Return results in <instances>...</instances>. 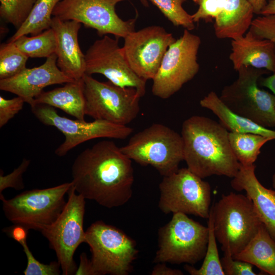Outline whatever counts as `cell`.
I'll list each match as a JSON object with an SVG mask.
<instances>
[{"mask_svg":"<svg viewBox=\"0 0 275 275\" xmlns=\"http://www.w3.org/2000/svg\"><path fill=\"white\" fill-rule=\"evenodd\" d=\"M130 0H62L52 15L63 20H76L86 27L95 29L100 37L112 34L124 38L135 31L136 17L123 20L115 7L121 2Z\"/></svg>","mask_w":275,"mask_h":275,"instance_id":"obj_14","label":"cell"},{"mask_svg":"<svg viewBox=\"0 0 275 275\" xmlns=\"http://www.w3.org/2000/svg\"><path fill=\"white\" fill-rule=\"evenodd\" d=\"M30 163L29 160L24 158L19 166L10 174L4 176L1 171L0 195L4 189L8 188H13L16 190L24 188L22 175L26 171Z\"/></svg>","mask_w":275,"mask_h":275,"instance_id":"obj_36","label":"cell"},{"mask_svg":"<svg viewBox=\"0 0 275 275\" xmlns=\"http://www.w3.org/2000/svg\"><path fill=\"white\" fill-rule=\"evenodd\" d=\"M24 100L17 96L7 99L0 96V127H3L22 109Z\"/></svg>","mask_w":275,"mask_h":275,"instance_id":"obj_37","label":"cell"},{"mask_svg":"<svg viewBox=\"0 0 275 275\" xmlns=\"http://www.w3.org/2000/svg\"><path fill=\"white\" fill-rule=\"evenodd\" d=\"M62 0H37L23 24L9 39L14 42L23 35H37L50 28L51 15L57 5Z\"/></svg>","mask_w":275,"mask_h":275,"instance_id":"obj_25","label":"cell"},{"mask_svg":"<svg viewBox=\"0 0 275 275\" xmlns=\"http://www.w3.org/2000/svg\"><path fill=\"white\" fill-rule=\"evenodd\" d=\"M200 105L212 112L219 123L229 132L259 134L275 140V130L266 128L231 111L220 99L217 94L211 91L200 101Z\"/></svg>","mask_w":275,"mask_h":275,"instance_id":"obj_23","label":"cell"},{"mask_svg":"<svg viewBox=\"0 0 275 275\" xmlns=\"http://www.w3.org/2000/svg\"><path fill=\"white\" fill-rule=\"evenodd\" d=\"M254 14L248 0H227L215 18L213 28L216 37L233 40L243 36L251 26Z\"/></svg>","mask_w":275,"mask_h":275,"instance_id":"obj_21","label":"cell"},{"mask_svg":"<svg viewBox=\"0 0 275 275\" xmlns=\"http://www.w3.org/2000/svg\"><path fill=\"white\" fill-rule=\"evenodd\" d=\"M58 108L79 120H85L86 101L82 78L68 82L62 87L43 91L32 103Z\"/></svg>","mask_w":275,"mask_h":275,"instance_id":"obj_22","label":"cell"},{"mask_svg":"<svg viewBox=\"0 0 275 275\" xmlns=\"http://www.w3.org/2000/svg\"><path fill=\"white\" fill-rule=\"evenodd\" d=\"M158 249L154 262L193 265L204 259L208 228L182 213H173L158 230Z\"/></svg>","mask_w":275,"mask_h":275,"instance_id":"obj_7","label":"cell"},{"mask_svg":"<svg viewBox=\"0 0 275 275\" xmlns=\"http://www.w3.org/2000/svg\"><path fill=\"white\" fill-rule=\"evenodd\" d=\"M57 61L54 53L38 67L25 68L11 77L0 79V89L22 97L31 105L45 87L74 80L59 68Z\"/></svg>","mask_w":275,"mask_h":275,"instance_id":"obj_17","label":"cell"},{"mask_svg":"<svg viewBox=\"0 0 275 275\" xmlns=\"http://www.w3.org/2000/svg\"><path fill=\"white\" fill-rule=\"evenodd\" d=\"M27 259L24 275H59L61 266L58 261H52L49 264H43L37 260L28 245L27 242L21 244Z\"/></svg>","mask_w":275,"mask_h":275,"instance_id":"obj_33","label":"cell"},{"mask_svg":"<svg viewBox=\"0 0 275 275\" xmlns=\"http://www.w3.org/2000/svg\"><path fill=\"white\" fill-rule=\"evenodd\" d=\"M250 30L258 37L270 40L275 43V15H262L254 19ZM261 85L275 95V73L262 78Z\"/></svg>","mask_w":275,"mask_h":275,"instance_id":"obj_32","label":"cell"},{"mask_svg":"<svg viewBox=\"0 0 275 275\" xmlns=\"http://www.w3.org/2000/svg\"><path fill=\"white\" fill-rule=\"evenodd\" d=\"M229 59L237 70L242 66H251L275 73V43L258 37L249 30L244 35L231 41Z\"/></svg>","mask_w":275,"mask_h":275,"instance_id":"obj_20","label":"cell"},{"mask_svg":"<svg viewBox=\"0 0 275 275\" xmlns=\"http://www.w3.org/2000/svg\"><path fill=\"white\" fill-rule=\"evenodd\" d=\"M201 43L198 36L185 29L182 35L169 46L152 79L154 96L167 99L196 76L200 69L197 54Z\"/></svg>","mask_w":275,"mask_h":275,"instance_id":"obj_12","label":"cell"},{"mask_svg":"<svg viewBox=\"0 0 275 275\" xmlns=\"http://www.w3.org/2000/svg\"><path fill=\"white\" fill-rule=\"evenodd\" d=\"M152 275H182L183 272L179 269H173L168 267L165 263H157L153 268Z\"/></svg>","mask_w":275,"mask_h":275,"instance_id":"obj_40","label":"cell"},{"mask_svg":"<svg viewBox=\"0 0 275 275\" xmlns=\"http://www.w3.org/2000/svg\"><path fill=\"white\" fill-rule=\"evenodd\" d=\"M211 207L216 239L222 250L232 256L245 247L263 224L246 195H223Z\"/></svg>","mask_w":275,"mask_h":275,"instance_id":"obj_3","label":"cell"},{"mask_svg":"<svg viewBox=\"0 0 275 275\" xmlns=\"http://www.w3.org/2000/svg\"><path fill=\"white\" fill-rule=\"evenodd\" d=\"M31 111L43 124L57 128L65 135L64 142L55 150L63 156L71 149L90 140L98 138L125 139L133 131L127 125H122L101 120L90 122L72 120L59 115L55 108L44 104L30 105Z\"/></svg>","mask_w":275,"mask_h":275,"instance_id":"obj_13","label":"cell"},{"mask_svg":"<svg viewBox=\"0 0 275 275\" xmlns=\"http://www.w3.org/2000/svg\"><path fill=\"white\" fill-rule=\"evenodd\" d=\"M29 57L21 51L13 42L0 46V79L11 77L26 67Z\"/></svg>","mask_w":275,"mask_h":275,"instance_id":"obj_29","label":"cell"},{"mask_svg":"<svg viewBox=\"0 0 275 275\" xmlns=\"http://www.w3.org/2000/svg\"><path fill=\"white\" fill-rule=\"evenodd\" d=\"M221 261L226 275H256L253 265L245 261L235 259L229 251L224 252Z\"/></svg>","mask_w":275,"mask_h":275,"instance_id":"obj_35","label":"cell"},{"mask_svg":"<svg viewBox=\"0 0 275 275\" xmlns=\"http://www.w3.org/2000/svg\"><path fill=\"white\" fill-rule=\"evenodd\" d=\"M120 149L131 160L152 166L163 177L177 171L184 160L181 135L161 124L154 123L134 134Z\"/></svg>","mask_w":275,"mask_h":275,"instance_id":"obj_4","label":"cell"},{"mask_svg":"<svg viewBox=\"0 0 275 275\" xmlns=\"http://www.w3.org/2000/svg\"><path fill=\"white\" fill-rule=\"evenodd\" d=\"M65 206L57 219L40 232L56 253L62 274H75L77 268L73 256L78 246L85 242L84 230L85 199L76 194L73 185L68 191Z\"/></svg>","mask_w":275,"mask_h":275,"instance_id":"obj_10","label":"cell"},{"mask_svg":"<svg viewBox=\"0 0 275 275\" xmlns=\"http://www.w3.org/2000/svg\"><path fill=\"white\" fill-rule=\"evenodd\" d=\"M82 79L86 115L122 125L137 117L141 97L136 89L122 88L109 80L99 81L86 74Z\"/></svg>","mask_w":275,"mask_h":275,"instance_id":"obj_9","label":"cell"},{"mask_svg":"<svg viewBox=\"0 0 275 275\" xmlns=\"http://www.w3.org/2000/svg\"><path fill=\"white\" fill-rule=\"evenodd\" d=\"M203 179L187 168L163 176L159 184V209L165 214L182 213L208 218L211 188Z\"/></svg>","mask_w":275,"mask_h":275,"instance_id":"obj_11","label":"cell"},{"mask_svg":"<svg viewBox=\"0 0 275 275\" xmlns=\"http://www.w3.org/2000/svg\"><path fill=\"white\" fill-rule=\"evenodd\" d=\"M76 275H94L90 259L87 257L85 253L80 256V263L75 273Z\"/></svg>","mask_w":275,"mask_h":275,"instance_id":"obj_39","label":"cell"},{"mask_svg":"<svg viewBox=\"0 0 275 275\" xmlns=\"http://www.w3.org/2000/svg\"><path fill=\"white\" fill-rule=\"evenodd\" d=\"M72 186L66 182L52 187L24 191L6 199L0 195L6 217L13 224L41 231L52 224L64 209L65 195Z\"/></svg>","mask_w":275,"mask_h":275,"instance_id":"obj_8","label":"cell"},{"mask_svg":"<svg viewBox=\"0 0 275 275\" xmlns=\"http://www.w3.org/2000/svg\"><path fill=\"white\" fill-rule=\"evenodd\" d=\"M255 168L254 164L241 165L231 180V185L236 191H245L261 222L275 240V190L266 188L259 182L255 174Z\"/></svg>","mask_w":275,"mask_h":275,"instance_id":"obj_19","label":"cell"},{"mask_svg":"<svg viewBox=\"0 0 275 275\" xmlns=\"http://www.w3.org/2000/svg\"><path fill=\"white\" fill-rule=\"evenodd\" d=\"M262 15H275V0H269L262 10Z\"/></svg>","mask_w":275,"mask_h":275,"instance_id":"obj_42","label":"cell"},{"mask_svg":"<svg viewBox=\"0 0 275 275\" xmlns=\"http://www.w3.org/2000/svg\"><path fill=\"white\" fill-rule=\"evenodd\" d=\"M237 78L223 89L219 96L233 113L266 128H275V95L258 87L261 77L269 73L251 66L239 68Z\"/></svg>","mask_w":275,"mask_h":275,"instance_id":"obj_6","label":"cell"},{"mask_svg":"<svg viewBox=\"0 0 275 275\" xmlns=\"http://www.w3.org/2000/svg\"><path fill=\"white\" fill-rule=\"evenodd\" d=\"M229 132L207 117L193 116L185 120L181 135L187 168L202 179L213 175L234 177L241 164L231 147Z\"/></svg>","mask_w":275,"mask_h":275,"instance_id":"obj_2","label":"cell"},{"mask_svg":"<svg viewBox=\"0 0 275 275\" xmlns=\"http://www.w3.org/2000/svg\"><path fill=\"white\" fill-rule=\"evenodd\" d=\"M272 185L274 189H275V173L272 175Z\"/></svg>","mask_w":275,"mask_h":275,"instance_id":"obj_43","label":"cell"},{"mask_svg":"<svg viewBox=\"0 0 275 275\" xmlns=\"http://www.w3.org/2000/svg\"><path fill=\"white\" fill-rule=\"evenodd\" d=\"M71 174L76 192L104 207L121 206L132 197V160L113 141H100L80 152Z\"/></svg>","mask_w":275,"mask_h":275,"instance_id":"obj_1","label":"cell"},{"mask_svg":"<svg viewBox=\"0 0 275 275\" xmlns=\"http://www.w3.org/2000/svg\"><path fill=\"white\" fill-rule=\"evenodd\" d=\"M4 231L20 244L26 241L29 229L23 226L14 224L11 227L4 229Z\"/></svg>","mask_w":275,"mask_h":275,"instance_id":"obj_38","label":"cell"},{"mask_svg":"<svg viewBox=\"0 0 275 275\" xmlns=\"http://www.w3.org/2000/svg\"><path fill=\"white\" fill-rule=\"evenodd\" d=\"M122 47L131 69L141 78L153 79L165 53L175 39L159 25L148 26L134 31L124 38Z\"/></svg>","mask_w":275,"mask_h":275,"instance_id":"obj_16","label":"cell"},{"mask_svg":"<svg viewBox=\"0 0 275 275\" xmlns=\"http://www.w3.org/2000/svg\"><path fill=\"white\" fill-rule=\"evenodd\" d=\"M208 239L206 252L201 266L197 269L189 264L184 266L191 275H225L223 269L213 229V214L210 207L208 218Z\"/></svg>","mask_w":275,"mask_h":275,"instance_id":"obj_28","label":"cell"},{"mask_svg":"<svg viewBox=\"0 0 275 275\" xmlns=\"http://www.w3.org/2000/svg\"><path fill=\"white\" fill-rule=\"evenodd\" d=\"M13 42L29 58H47L55 53L56 49V37L51 28L37 35L21 36Z\"/></svg>","mask_w":275,"mask_h":275,"instance_id":"obj_27","label":"cell"},{"mask_svg":"<svg viewBox=\"0 0 275 275\" xmlns=\"http://www.w3.org/2000/svg\"><path fill=\"white\" fill-rule=\"evenodd\" d=\"M252 5L254 12L256 14H260L263 8L266 6L267 0H248Z\"/></svg>","mask_w":275,"mask_h":275,"instance_id":"obj_41","label":"cell"},{"mask_svg":"<svg viewBox=\"0 0 275 275\" xmlns=\"http://www.w3.org/2000/svg\"><path fill=\"white\" fill-rule=\"evenodd\" d=\"M227 0H193L199 6L197 11L191 15L194 22L200 20L209 22L216 17Z\"/></svg>","mask_w":275,"mask_h":275,"instance_id":"obj_34","label":"cell"},{"mask_svg":"<svg viewBox=\"0 0 275 275\" xmlns=\"http://www.w3.org/2000/svg\"><path fill=\"white\" fill-rule=\"evenodd\" d=\"M140 2L145 7L148 6V3L147 2V0H140Z\"/></svg>","mask_w":275,"mask_h":275,"instance_id":"obj_44","label":"cell"},{"mask_svg":"<svg viewBox=\"0 0 275 275\" xmlns=\"http://www.w3.org/2000/svg\"><path fill=\"white\" fill-rule=\"evenodd\" d=\"M94 275H127L138 251L135 242L121 230L101 221L86 231Z\"/></svg>","mask_w":275,"mask_h":275,"instance_id":"obj_5","label":"cell"},{"mask_svg":"<svg viewBox=\"0 0 275 275\" xmlns=\"http://www.w3.org/2000/svg\"><path fill=\"white\" fill-rule=\"evenodd\" d=\"M174 26H182L188 31L195 26L191 15L183 8L186 0H149Z\"/></svg>","mask_w":275,"mask_h":275,"instance_id":"obj_30","label":"cell"},{"mask_svg":"<svg viewBox=\"0 0 275 275\" xmlns=\"http://www.w3.org/2000/svg\"><path fill=\"white\" fill-rule=\"evenodd\" d=\"M229 140L232 150L238 161L243 166L254 164L260 149L271 140L266 136L249 133L229 132Z\"/></svg>","mask_w":275,"mask_h":275,"instance_id":"obj_26","label":"cell"},{"mask_svg":"<svg viewBox=\"0 0 275 275\" xmlns=\"http://www.w3.org/2000/svg\"><path fill=\"white\" fill-rule=\"evenodd\" d=\"M232 257L248 262L264 272L275 275V240L263 224L245 247Z\"/></svg>","mask_w":275,"mask_h":275,"instance_id":"obj_24","label":"cell"},{"mask_svg":"<svg viewBox=\"0 0 275 275\" xmlns=\"http://www.w3.org/2000/svg\"><path fill=\"white\" fill-rule=\"evenodd\" d=\"M81 24L76 20H63L53 16L50 25L56 37L57 66L74 80L81 79L86 74L85 55L78 41Z\"/></svg>","mask_w":275,"mask_h":275,"instance_id":"obj_18","label":"cell"},{"mask_svg":"<svg viewBox=\"0 0 275 275\" xmlns=\"http://www.w3.org/2000/svg\"><path fill=\"white\" fill-rule=\"evenodd\" d=\"M37 0H0V16L18 29L29 15Z\"/></svg>","mask_w":275,"mask_h":275,"instance_id":"obj_31","label":"cell"},{"mask_svg":"<svg viewBox=\"0 0 275 275\" xmlns=\"http://www.w3.org/2000/svg\"><path fill=\"white\" fill-rule=\"evenodd\" d=\"M85 55L86 74H101L116 86L134 88L141 97L145 95L147 81L131 69L118 38L105 35L96 40Z\"/></svg>","mask_w":275,"mask_h":275,"instance_id":"obj_15","label":"cell"}]
</instances>
